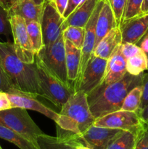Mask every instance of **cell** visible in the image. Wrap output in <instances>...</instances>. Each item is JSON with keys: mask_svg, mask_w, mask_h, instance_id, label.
<instances>
[{"mask_svg": "<svg viewBox=\"0 0 148 149\" xmlns=\"http://www.w3.org/2000/svg\"><path fill=\"white\" fill-rule=\"evenodd\" d=\"M143 74L133 76L126 73L118 81L104 87H96L87 95L90 110L96 119L121 109L126 95L141 85Z\"/></svg>", "mask_w": 148, "mask_h": 149, "instance_id": "cell-1", "label": "cell"}, {"mask_svg": "<svg viewBox=\"0 0 148 149\" xmlns=\"http://www.w3.org/2000/svg\"><path fill=\"white\" fill-rule=\"evenodd\" d=\"M0 61L13 87L24 93L40 96L35 63H26L16 55L13 43L0 42Z\"/></svg>", "mask_w": 148, "mask_h": 149, "instance_id": "cell-2", "label": "cell"}, {"mask_svg": "<svg viewBox=\"0 0 148 149\" xmlns=\"http://www.w3.org/2000/svg\"><path fill=\"white\" fill-rule=\"evenodd\" d=\"M59 113L57 126L74 134L82 133L95 121L90 110L87 94L80 90L74 91Z\"/></svg>", "mask_w": 148, "mask_h": 149, "instance_id": "cell-3", "label": "cell"}, {"mask_svg": "<svg viewBox=\"0 0 148 149\" xmlns=\"http://www.w3.org/2000/svg\"><path fill=\"white\" fill-rule=\"evenodd\" d=\"M34 63L40 96L61 109L74 93L73 88L64 84L51 74L36 55Z\"/></svg>", "mask_w": 148, "mask_h": 149, "instance_id": "cell-4", "label": "cell"}, {"mask_svg": "<svg viewBox=\"0 0 148 149\" xmlns=\"http://www.w3.org/2000/svg\"><path fill=\"white\" fill-rule=\"evenodd\" d=\"M36 55L43 62L51 74L64 84L73 88L68 79L65 39L62 36V32L55 42L50 45H44Z\"/></svg>", "mask_w": 148, "mask_h": 149, "instance_id": "cell-5", "label": "cell"}, {"mask_svg": "<svg viewBox=\"0 0 148 149\" xmlns=\"http://www.w3.org/2000/svg\"><path fill=\"white\" fill-rule=\"evenodd\" d=\"M0 121L38 147L37 138L44 132L29 116L26 109L15 107L0 111Z\"/></svg>", "mask_w": 148, "mask_h": 149, "instance_id": "cell-6", "label": "cell"}, {"mask_svg": "<svg viewBox=\"0 0 148 149\" xmlns=\"http://www.w3.org/2000/svg\"><path fill=\"white\" fill-rule=\"evenodd\" d=\"M145 122L137 112L118 110L95 119L93 125L102 127L131 131L137 135Z\"/></svg>", "mask_w": 148, "mask_h": 149, "instance_id": "cell-7", "label": "cell"}, {"mask_svg": "<svg viewBox=\"0 0 148 149\" xmlns=\"http://www.w3.org/2000/svg\"><path fill=\"white\" fill-rule=\"evenodd\" d=\"M10 22L16 55L23 62L33 63L35 53L28 34L26 20L20 16L10 15Z\"/></svg>", "mask_w": 148, "mask_h": 149, "instance_id": "cell-8", "label": "cell"}, {"mask_svg": "<svg viewBox=\"0 0 148 149\" xmlns=\"http://www.w3.org/2000/svg\"><path fill=\"white\" fill-rule=\"evenodd\" d=\"M64 20L65 19L56 10L52 0H45L40 22L44 45H50L57 39L62 32Z\"/></svg>", "mask_w": 148, "mask_h": 149, "instance_id": "cell-9", "label": "cell"}, {"mask_svg": "<svg viewBox=\"0 0 148 149\" xmlns=\"http://www.w3.org/2000/svg\"><path fill=\"white\" fill-rule=\"evenodd\" d=\"M107 60L91 55L79 81L74 86V91L80 90L89 94L102 81Z\"/></svg>", "mask_w": 148, "mask_h": 149, "instance_id": "cell-10", "label": "cell"}, {"mask_svg": "<svg viewBox=\"0 0 148 149\" xmlns=\"http://www.w3.org/2000/svg\"><path fill=\"white\" fill-rule=\"evenodd\" d=\"M122 131L92 125L82 133L75 134V137L81 144L91 149H106L112 140Z\"/></svg>", "mask_w": 148, "mask_h": 149, "instance_id": "cell-11", "label": "cell"}, {"mask_svg": "<svg viewBox=\"0 0 148 149\" xmlns=\"http://www.w3.org/2000/svg\"><path fill=\"white\" fill-rule=\"evenodd\" d=\"M11 101L12 108L18 107L25 109L26 110H31L37 111L46 117L52 119L55 123L58 122L59 119V113L47 107L41 102L37 100L36 96L23 91L12 88L7 93Z\"/></svg>", "mask_w": 148, "mask_h": 149, "instance_id": "cell-12", "label": "cell"}, {"mask_svg": "<svg viewBox=\"0 0 148 149\" xmlns=\"http://www.w3.org/2000/svg\"><path fill=\"white\" fill-rule=\"evenodd\" d=\"M104 0H100L97 4V7L94 10V13L91 15V17L89 20L88 23L85 26L86 32L85 37H84V44H83L82 48H81V63H80L79 72H78V77L75 81V84H77L79 79H81L86 66L88 63L89 61L91 58V55L93 53L96 44V23H97V17H98L99 13L102 6ZM73 86V89H74Z\"/></svg>", "mask_w": 148, "mask_h": 149, "instance_id": "cell-13", "label": "cell"}, {"mask_svg": "<svg viewBox=\"0 0 148 149\" xmlns=\"http://www.w3.org/2000/svg\"><path fill=\"white\" fill-rule=\"evenodd\" d=\"M81 144L75 134L62 130L57 126V136L41 134L37 138L39 149H75Z\"/></svg>", "mask_w": 148, "mask_h": 149, "instance_id": "cell-14", "label": "cell"}, {"mask_svg": "<svg viewBox=\"0 0 148 149\" xmlns=\"http://www.w3.org/2000/svg\"><path fill=\"white\" fill-rule=\"evenodd\" d=\"M122 43L137 45L148 31V13L141 14L120 26Z\"/></svg>", "mask_w": 148, "mask_h": 149, "instance_id": "cell-15", "label": "cell"}, {"mask_svg": "<svg viewBox=\"0 0 148 149\" xmlns=\"http://www.w3.org/2000/svg\"><path fill=\"white\" fill-rule=\"evenodd\" d=\"M126 61L119 45L110 58L107 60L105 73L102 81L97 87H104L118 81L124 77L126 71Z\"/></svg>", "mask_w": 148, "mask_h": 149, "instance_id": "cell-16", "label": "cell"}, {"mask_svg": "<svg viewBox=\"0 0 148 149\" xmlns=\"http://www.w3.org/2000/svg\"><path fill=\"white\" fill-rule=\"evenodd\" d=\"M121 44V31L120 26H116L110 31L96 45L92 55L107 60Z\"/></svg>", "mask_w": 148, "mask_h": 149, "instance_id": "cell-17", "label": "cell"}, {"mask_svg": "<svg viewBox=\"0 0 148 149\" xmlns=\"http://www.w3.org/2000/svg\"><path fill=\"white\" fill-rule=\"evenodd\" d=\"M100 0H84L64 20L62 30L68 26L85 27Z\"/></svg>", "mask_w": 148, "mask_h": 149, "instance_id": "cell-18", "label": "cell"}, {"mask_svg": "<svg viewBox=\"0 0 148 149\" xmlns=\"http://www.w3.org/2000/svg\"><path fill=\"white\" fill-rule=\"evenodd\" d=\"M43 5L37 4L33 0H17L14 5L8 10L9 16L18 15L25 20L41 22Z\"/></svg>", "mask_w": 148, "mask_h": 149, "instance_id": "cell-19", "label": "cell"}, {"mask_svg": "<svg viewBox=\"0 0 148 149\" xmlns=\"http://www.w3.org/2000/svg\"><path fill=\"white\" fill-rule=\"evenodd\" d=\"M116 26H118L117 23L115 20L108 0H104L96 23L95 46L110 31Z\"/></svg>", "mask_w": 148, "mask_h": 149, "instance_id": "cell-20", "label": "cell"}, {"mask_svg": "<svg viewBox=\"0 0 148 149\" xmlns=\"http://www.w3.org/2000/svg\"><path fill=\"white\" fill-rule=\"evenodd\" d=\"M65 47L68 79L71 85L73 83L74 86L77 79H78V72H79L81 49L77 48L73 44L66 39H65Z\"/></svg>", "mask_w": 148, "mask_h": 149, "instance_id": "cell-21", "label": "cell"}, {"mask_svg": "<svg viewBox=\"0 0 148 149\" xmlns=\"http://www.w3.org/2000/svg\"><path fill=\"white\" fill-rule=\"evenodd\" d=\"M0 138L12 143L20 149H39L35 144L6 126L0 121Z\"/></svg>", "mask_w": 148, "mask_h": 149, "instance_id": "cell-22", "label": "cell"}, {"mask_svg": "<svg viewBox=\"0 0 148 149\" xmlns=\"http://www.w3.org/2000/svg\"><path fill=\"white\" fill-rule=\"evenodd\" d=\"M126 71L133 76H139L148 69V59L146 54L141 50L126 60Z\"/></svg>", "mask_w": 148, "mask_h": 149, "instance_id": "cell-23", "label": "cell"}, {"mask_svg": "<svg viewBox=\"0 0 148 149\" xmlns=\"http://www.w3.org/2000/svg\"><path fill=\"white\" fill-rule=\"evenodd\" d=\"M26 29L29 39L31 42L32 48L35 55L39 52L44 46L43 34L40 22L36 20H26Z\"/></svg>", "mask_w": 148, "mask_h": 149, "instance_id": "cell-24", "label": "cell"}, {"mask_svg": "<svg viewBox=\"0 0 148 149\" xmlns=\"http://www.w3.org/2000/svg\"><path fill=\"white\" fill-rule=\"evenodd\" d=\"M136 135L131 131H122L112 140L106 149H134Z\"/></svg>", "mask_w": 148, "mask_h": 149, "instance_id": "cell-25", "label": "cell"}, {"mask_svg": "<svg viewBox=\"0 0 148 149\" xmlns=\"http://www.w3.org/2000/svg\"><path fill=\"white\" fill-rule=\"evenodd\" d=\"M142 86L138 85L131 90L126 95L120 110L138 112L142 101Z\"/></svg>", "mask_w": 148, "mask_h": 149, "instance_id": "cell-26", "label": "cell"}, {"mask_svg": "<svg viewBox=\"0 0 148 149\" xmlns=\"http://www.w3.org/2000/svg\"><path fill=\"white\" fill-rule=\"evenodd\" d=\"M85 27L79 26H68L62 30V36L64 39L73 44L77 48H82L85 37Z\"/></svg>", "mask_w": 148, "mask_h": 149, "instance_id": "cell-27", "label": "cell"}, {"mask_svg": "<svg viewBox=\"0 0 148 149\" xmlns=\"http://www.w3.org/2000/svg\"><path fill=\"white\" fill-rule=\"evenodd\" d=\"M142 2H143V0H126L121 24L142 14L141 7H142Z\"/></svg>", "mask_w": 148, "mask_h": 149, "instance_id": "cell-28", "label": "cell"}, {"mask_svg": "<svg viewBox=\"0 0 148 149\" xmlns=\"http://www.w3.org/2000/svg\"><path fill=\"white\" fill-rule=\"evenodd\" d=\"M108 1L117 26H120L124 13L126 0H108Z\"/></svg>", "mask_w": 148, "mask_h": 149, "instance_id": "cell-29", "label": "cell"}, {"mask_svg": "<svg viewBox=\"0 0 148 149\" xmlns=\"http://www.w3.org/2000/svg\"><path fill=\"white\" fill-rule=\"evenodd\" d=\"M10 34H12V29L8 11L0 5V36L9 37Z\"/></svg>", "mask_w": 148, "mask_h": 149, "instance_id": "cell-30", "label": "cell"}, {"mask_svg": "<svg viewBox=\"0 0 148 149\" xmlns=\"http://www.w3.org/2000/svg\"><path fill=\"white\" fill-rule=\"evenodd\" d=\"M134 149H148V125L145 123L136 135Z\"/></svg>", "mask_w": 148, "mask_h": 149, "instance_id": "cell-31", "label": "cell"}, {"mask_svg": "<svg viewBox=\"0 0 148 149\" xmlns=\"http://www.w3.org/2000/svg\"><path fill=\"white\" fill-rule=\"evenodd\" d=\"M120 50H121L122 55L126 60L131 58L133 55H136L138 52L142 50L140 47L137 45L132 43H122L120 45Z\"/></svg>", "mask_w": 148, "mask_h": 149, "instance_id": "cell-32", "label": "cell"}, {"mask_svg": "<svg viewBox=\"0 0 148 149\" xmlns=\"http://www.w3.org/2000/svg\"><path fill=\"white\" fill-rule=\"evenodd\" d=\"M142 101H141L139 111L143 109L144 108L148 105V72L143 73L142 76Z\"/></svg>", "mask_w": 148, "mask_h": 149, "instance_id": "cell-33", "label": "cell"}, {"mask_svg": "<svg viewBox=\"0 0 148 149\" xmlns=\"http://www.w3.org/2000/svg\"><path fill=\"white\" fill-rule=\"evenodd\" d=\"M12 88L14 87L12 85L0 61V91L8 93Z\"/></svg>", "mask_w": 148, "mask_h": 149, "instance_id": "cell-34", "label": "cell"}, {"mask_svg": "<svg viewBox=\"0 0 148 149\" xmlns=\"http://www.w3.org/2000/svg\"><path fill=\"white\" fill-rule=\"evenodd\" d=\"M12 108L11 101L7 93L3 91H0V111L8 110Z\"/></svg>", "mask_w": 148, "mask_h": 149, "instance_id": "cell-35", "label": "cell"}, {"mask_svg": "<svg viewBox=\"0 0 148 149\" xmlns=\"http://www.w3.org/2000/svg\"><path fill=\"white\" fill-rule=\"evenodd\" d=\"M84 0H68V6H67L66 10H65V13H64L63 17L64 19H66L77 7L79 6Z\"/></svg>", "mask_w": 148, "mask_h": 149, "instance_id": "cell-36", "label": "cell"}, {"mask_svg": "<svg viewBox=\"0 0 148 149\" xmlns=\"http://www.w3.org/2000/svg\"><path fill=\"white\" fill-rule=\"evenodd\" d=\"M52 1L59 15L63 17L64 13H65L67 6H68V0H52Z\"/></svg>", "mask_w": 148, "mask_h": 149, "instance_id": "cell-37", "label": "cell"}, {"mask_svg": "<svg viewBox=\"0 0 148 149\" xmlns=\"http://www.w3.org/2000/svg\"><path fill=\"white\" fill-rule=\"evenodd\" d=\"M137 45L142 49V50H143V52L146 54L148 59V31H147V33H145V36L142 38V39L139 41V43L137 44Z\"/></svg>", "mask_w": 148, "mask_h": 149, "instance_id": "cell-38", "label": "cell"}, {"mask_svg": "<svg viewBox=\"0 0 148 149\" xmlns=\"http://www.w3.org/2000/svg\"><path fill=\"white\" fill-rule=\"evenodd\" d=\"M137 113L142 122L148 124V105L145 106L143 109L138 111Z\"/></svg>", "mask_w": 148, "mask_h": 149, "instance_id": "cell-39", "label": "cell"}, {"mask_svg": "<svg viewBox=\"0 0 148 149\" xmlns=\"http://www.w3.org/2000/svg\"><path fill=\"white\" fill-rule=\"evenodd\" d=\"M16 1H17V0H1V6L4 8H5L7 11L14 5Z\"/></svg>", "mask_w": 148, "mask_h": 149, "instance_id": "cell-40", "label": "cell"}, {"mask_svg": "<svg viewBox=\"0 0 148 149\" xmlns=\"http://www.w3.org/2000/svg\"><path fill=\"white\" fill-rule=\"evenodd\" d=\"M142 14H147L148 13V0H143L142 7H141Z\"/></svg>", "mask_w": 148, "mask_h": 149, "instance_id": "cell-41", "label": "cell"}, {"mask_svg": "<svg viewBox=\"0 0 148 149\" xmlns=\"http://www.w3.org/2000/svg\"><path fill=\"white\" fill-rule=\"evenodd\" d=\"M75 149H91L90 148H89V147L83 145V144H80V145L77 146L76 147H75Z\"/></svg>", "mask_w": 148, "mask_h": 149, "instance_id": "cell-42", "label": "cell"}, {"mask_svg": "<svg viewBox=\"0 0 148 149\" xmlns=\"http://www.w3.org/2000/svg\"><path fill=\"white\" fill-rule=\"evenodd\" d=\"M33 1H34L37 4H39V5H43L45 0H33Z\"/></svg>", "mask_w": 148, "mask_h": 149, "instance_id": "cell-43", "label": "cell"}, {"mask_svg": "<svg viewBox=\"0 0 148 149\" xmlns=\"http://www.w3.org/2000/svg\"><path fill=\"white\" fill-rule=\"evenodd\" d=\"M0 5H1V0H0Z\"/></svg>", "mask_w": 148, "mask_h": 149, "instance_id": "cell-44", "label": "cell"}, {"mask_svg": "<svg viewBox=\"0 0 148 149\" xmlns=\"http://www.w3.org/2000/svg\"><path fill=\"white\" fill-rule=\"evenodd\" d=\"M0 149H2V148H1V146H0Z\"/></svg>", "mask_w": 148, "mask_h": 149, "instance_id": "cell-45", "label": "cell"}, {"mask_svg": "<svg viewBox=\"0 0 148 149\" xmlns=\"http://www.w3.org/2000/svg\"><path fill=\"white\" fill-rule=\"evenodd\" d=\"M147 125H148V124H147Z\"/></svg>", "mask_w": 148, "mask_h": 149, "instance_id": "cell-46", "label": "cell"}]
</instances>
